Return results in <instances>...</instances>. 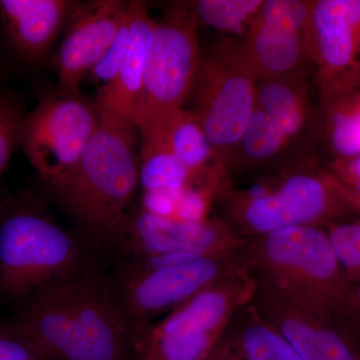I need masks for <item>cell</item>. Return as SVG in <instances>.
<instances>
[{
	"label": "cell",
	"instance_id": "cell-1",
	"mask_svg": "<svg viewBox=\"0 0 360 360\" xmlns=\"http://www.w3.org/2000/svg\"><path fill=\"white\" fill-rule=\"evenodd\" d=\"M13 324L56 360H136L134 330L97 269L26 305Z\"/></svg>",
	"mask_w": 360,
	"mask_h": 360
},
{
	"label": "cell",
	"instance_id": "cell-2",
	"mask_svg": "<svg viewBox=\"0 0 360 360\" xmlns=\"http://www.w3.org/2000/svg\"><path fill=\"white\" fill-rule=\"evenodd\" d=\"M101 118L75 167L49 189L77 227V236L97 252L105 250L134 206L139 186L136 127Z\"/></svg>",
	"mask_w": 360,
	"mask_h": 360
},
{
	"label": "cell",
	"instance_id": "cell-3",
	"mask_svg": "<svg viewBox=\"0 0 360 360\" xmlns=\"http://www.w3.org/2000/svg\"><path fill=\"white\" fill-rule=\"evenodd\" d=\"M262 290L310 314L345 326L354 283L348 278L328 231L319 225L265 234L248 253Z\"/></svg>",
	"mask_w": 360,
	"mask_h": 360
},
{
	"label": "cell",
	"instance_id": "cell-4",
	"mask_svg": "<svg viewBox=\"0 0 360 360\" xmlns=\"http://www.w3.org/2000/svg\"><path fill=\"white\" fill-rule=\"evenodd\" d=\"M91 246L37 205L0 220V295L26 305L96 269Z\"/></svg>",
	"mask_w": 360,
	"mask_h": 360
},
{
	"label": "cell",
	"instance_id": "cell-5",
	"mask_svg": "<svg viewBox=\"0 0 360 360\" xmlns=\"http://www.w3.org/2000/svg\"><path fill=\"white\" fill-rule=\"evenodd\" d=\"M257 84L241 44L222 42L201 58L191 97V112L202 127L221 169L231 165L257 106Z\"/></svg>",
	"mask_w": 360,
	"mask_h": 360
},
{
	"label": "cell",
	"instance_id": "cell-6",
	"mask_svg": "<svg viewBox=\"0 0 360 360\" xmlns=\"http://www.w3.org/2000/svg\"><path fill=\"white\" fill-rule=\"evenodd\" d=\"M198 23L189 2L155 20L135 127L146 129L191 99L201 63Z\"/></svg>",
	"mask_w": 360,
	"mask_h": 360
},
{
	"label": "cell",
	"instance_id": "cell-7",
	"mask_svg": "<svg viewBox=\"0 0 360 360\" xmlns=\"http://www.w3.org/2000/svg\"><path fill=\"white\" fill-rule=\"evenodd\" d=\"M101 120L96 101L63 89L40 98L25 116L20 146L47 188L73 169Z\"/></svg>",
	"mask_w": 360,
	"mask_h": 360
},
{
	"label": "cell",
	"instance_id": "cell-8",
	"mask_svg": "<svg viewBox=\"0 0 360 360\" xmlns=\"http://www.w3.org/2000/svg\"><path fill=\"white\" fill-rule=\"evenodd\" d=\"M217 281L134 333L136 360H200L217 347L245 290Z\"/></svg>",
	"mask_w": 360,
	"mask_h": 360
},
{
	"label": "cell",
	"instance_id": "cell-9",
	"mask_svg": "<svg viewBox=\"0 0 360 360\" xmlns=\"http://www.w3.org/2000/svg\"><path fill=\"white\" fill-rule=\"evenodd\" d=\"M221 257H195L153 266L115 260L108 278L135 333L217 283L221 277Z\"/></svg>",
	"mask_w": 360,
	"mask_h": 360
},
{
	"label": "cell",
	"instance_id": "cell-10",
	"mask_svg": "<svg viewBox=\"0 0 360 360\" xmlns=\"http://www.w3.org/2000/svg\"><path fill=\"white\" fill-rule=\"evenodd\" d=\"M239 243L217 220L184 221L158 217L134 205L116 227L104 251L115 260L167 255L221 257Z\"/></svg>",
	"mask_w": 360,
	"mask_h": 360
},
{
	"label": "cell",
	"instance_id": "cell-11",
	"mask_svg": "<svg viewBox=\"0 0 360 360\" xmlns=\"http://www.w3.org/2000/svg\"><path fill=\"white\" fill-rule=\"evenodd\" d=\"M309 51L323 106L360 94V0L311 1Z\"/></svg>",
	"mask_w": 360,
	"mask_h": 360
},
{
	"label": "cell",
	"instance_id": "cell-12",
	"mask_svg": "<svg viewBox=\"0 0 360 360\" xmlns=\"http://www.w3.org/2000/svg\"><path fill=\"white\" fill-rule=\"evenodd\" d=\"M238 217L250 231L265 234L302 225H319L341 219L347 203L331 186L326 174L296 172L276 191H262L238 201Z\"/></svg>",
	"mask_w": 360,
	"mask_h": 360
},
{
	"label": "cell",
	"instance_id": "cell-13",
	"mask_svg": "<svg viewBox=\"0 0 360 360\" xmlns=\"http://www.w3.org/2000/svg\"><path fill=\"white\" fill-rule=\"evenodd\" d=\"M311 1L264 0L241 42L258 80L302 71L309 59Z\"/></svg>",
	"mask_w": 360,
	"mask_h": 360
},
{
	"label": "cell",
	"instance_id": "cell-14",
	"mask_svg": "<svg viewBox=\"0 0 360 360\" xmlns=\"http://www.w3.org/2000/svg\"><path fill=\"white\" fill-rule=\"evenodd\" d=\"M127 16L129 1L77 4L53 60L61 89L78 92L82 80L103 58Z\"/></svg>",
	"mask_w": 360,
	"mask_h": 360
},
{
	"label": "cell",
	"instance_id": "cell-15",
	"mask_svg": "<svg viewBox=\"0 0 360 360\" xmlns=\"http://www.w3.org/2000/svg\"><path fill=\"white\" fill-rule=\"evenodd\" d=\"M129 13L127 53L112 82L97 90L96 104L103 117L135 127L155 20L146 1H129Z\"/></svg>",
	"mask_w": 360,
	"mask_h": 360
},
{
	"label": "cell",
	"instance_id": "cell-16",
	"mask_svg": "<svg viewBox=\"0 0 360 360\" xmlns=\"http://www.w3.org/2000/svg\"><path fill=\"white\" fill-rule=\"evenodd\" d=\"M75 6L68 0H0V23L13 51L37 63L51 51Z\"/></svg>",
	"mask_w": 360,
	"mask_h": 360
},
{
	"label": "cell",
	"instance_id": "cell-17",
	"mask_svg": "<svg viewBox=\"0 0 360 360\" xmlns=\"http://www.w3.org/2000/svg\"><path fill=\"white\" fill-rule=\"evenodd\" d=\"M139 139L153 137L165 142L188 170L191 184L195 179H205L208 188L219 186L224 170L217 165L212 146L191 110H175L139 130Z\"/></svg>",
	"mask_w": 360,
	"mask_h": 360
},
{
	"label": "cell",
	"instance_id": "cell-18",
	"mask_svg": "<svg viewBox=\"0 0 360 360\" xmlns=\"http://www.w3.org/2000/svg\"><path fill=\"white\" fill-rule=\"evenodd\" d=\"M257 106L276 123L290 141L304 139L312 124V104L302 72L258 80Z\"/></svg>",
	"mask_w": 360,
	"mask_h": 360
},
{
	"label": "cell",
	"instance_id": "cell-19",
	"mask_svg": "<svg viewBox=\"0 0 360 360\" xmlns=\"http://www.w3.org/2000/svg\"><path fill=\"white\" fill-rule=\"evenodd\" d=\"M139 150V186L144 191H179L191 186V175L165 142L144 137Z\"/></svg>",
	"mask_w": 360,
	"mask_h": 360
},
{
	"label": "cell",
	"instance_id": "cell-20",
	"mask_svg": "<svg viewBox=\"0 0 360 360\" xmlns=\"http://www.w3.org/2000/svg\"><path fill=\"white\" fill-rule=\"evenodd\" d=\"M292 142L264 110L255 106L250 122L231 158L246 165L271 162L283 156Z\"/></svg>",
	"mask_w": 360,
	"mask_h": 360
},
{
	"label": "cell",
	"instance_id": "cell-21",
	"mask_svg": "<svg viewBox=\"0 0 360 360\" xmlns=\"http://www.w3.org/2000/svg\"><path fill=\"white\" fill-rule=\"evenodd\" d=\"M264 0H198L189 2L198 23L221 32H245Z\"/></svg>",
	"mask_w": 360,
	"mask_h": 360
},
{
	"label": "cell",
	"instance_id": "cell-22",
	"mask_svg": "<svg viewBox=\"0 0 360 360\" xmlns=\"http://www.w3.org/2000/svg\"><path fill=\"white\" fill-rule=\"evenodd\" d=\"M240 360H302L281 333L267 321H257L231 338Z\"/></svg>",
	"mask_w": 360,
	"mask_h": 360
},
{
	"label": "cell",
	"instance_id": "cell-23",
	"mask_svg": "<svg viewBox=\"0 0 360 360\" xmlns=\"http://www.w3.org/2000/svg\"><path fill=\"white\" fill-rule=\"evenodd\" d=\"M324 110L329 139L338 160L360 156V94Z\"/></svg>",
	"mask_w": 360,
	"mask_h": 360
},
{
	"label": "cell",
	"instance_id": "cell-24",
	"mask_svg": "<svg viewBox=\"0 0 360 360\" xmlns=\"http://www.w3.org/2000/svg\"><path fill=\"white\" fill-rule=\"evenodd\" d=\"M329 240L352 283L360 281V222L328 225Z\"/></svg>",
	"mask_w": 360,
	"mask_h": 360
},
{
	"label": "cell",
	"instance_id": "cell-25",
	"mask_svg": "<svg viewBox=\"0 0 360 360\" xmlns=\"http://www.w3.org/2000/svg\"><path fill=\"white\" fill-rule=\"evenodd\" d=\"M23 118L11 99L0 96V175L8 167L14 149L20 146Z\"/></svg>",
	"mask_w": 360,
	"mask_h": 360
},
{
	"label": "cell",
	"instance_id": "cell-26",
	"mask_svg": "<svg viewBox=\"0 0 360 360\" xmlns=\"http://www.w3.org/2000/svg\"><path fill=\"white\" fill-rule=\"evenodd\" d=\"M129 34V13L127 21L116 34L112 44L110 45L103 58L99 59L98 63L92 68L87 75L92 84L96 85L97 90L103 89L112 82L117 75L118 70H120L125 53H127Z\"/></svg>",
	"mask_w": 360,
	"mask_h": 360
},
{
	"label": "cell",
	"instance_id": "cell-27",
	"mask_svg": "<svg viewBox=\"0 0 360 360\" xmlns=\"http://www.w3.org/2000/svg\"><path fill=\"white\" fill-rule=\"evenodd\" d=\"M0 360H56L13 326H0Z\"/></svg>",
	"mask_w": 360,
	"mask_h": 360
},
{
	"label": "cell",
	"instance_id": "cell-28",
	"mask_svg": "<svg viewBox=\"0 0 360 360\" xmlns=\"http://www.w3.org/2000/svg\"><path fill=\"white\" fill-rule=\"evenodd\" d=\"M210 189L186 187L177 201L174 219L184 221H200L206 219Z\"/></svg>",
	"mask_w": 360,
	"mask_h": 360
},
{
	"label": "cell",
	"instance_id": "cell-29",
	"mask_svg": "<svg viewBox=\"0 0 360 360\" xmlns=\"http://www.w3.org/2000/svg\"><path fill=\"white\" fill-rule=\"evenodd\" d=\"M184 189L179 191H144L141 206L144 210L153 214L174 219L177 201Z\"/></svg>",
	"mask_w": 360,
	"mask_h": 360
},
{
	"label": "cell",
	"instance_id": "cell-30",
	"mask_svg": "<svg viewBox=\"0 0 360 360\" xmlns=\"http://www.w3.org/2000/svg\"><path fill=\"white\" fill-rule=\"evenodd\" d=\"M329 172L342 186L360 195V156L336 160Z\"/></svg>",
	"mask_w": 360,
	"mask_h": 360
},
{
	"label": "cell",
	"instance_id": "cell-31",
	"mask_svg": "<svg viewBox=\"0 0 360 360\" xmlns=\"http://www.w3.org/2000/svg\"><path fill=\"white\" fill-rule=\"evenodd\" d=\"M200 360H240L238 352L234 347L231 338H224L220 340L217 347L213 348L206 356Z\"/></svg>",
	"mask_w": 360,
	"mask_h": 360
},
{
	"label": "cell",
	"instance_id": "cell-32",
	"mask_svg": "<svg viewBox=\"0 0 360 360\" xmlns=\"http://www.w3.org/2000/svg\"><path fill=\"white\" fill-rule=\"evenodd\" d=\"M326 176H328V181L330 182L331 186L338 193V195L342 198L347 205L352 208L354 212L360 213V195L359 194L352 193V191L347 188L345 186L340 184L338 180H336L329 172H326Z\"/></svg>",
	"mask_w": 360,
	"mask_h": 360
}]
</instances>
